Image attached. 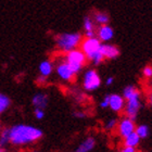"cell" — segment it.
Here are the masks:
<instances>
[{
  "label": "cell",
  "instance_id": "f1b7e54d",
  "mask_svg": "<svg viewBox=\"0 0 152 152\" xmlns=\"http://www.w3.org/2000/svg\"><path fill=\"white\" fill-rule=\"evenodd\" d=\"M0 152H6V151H4V149H2V148H0Z\"/></svg>",
  "mask_w": 152,
  "mask_h": 152
},
{
  "label": "cell",
  "instance_id": "30bf717a",
  "mask_svg": "<svg viewBox=\"0 0 152 152\" xmlns=\"http://www.w3.org/2000/svg\"><path fill=\"white\" fill-rule=\"evenodd\" d=\"M96 37L98 38L101 42H108L113 38L114 36V31L111 26L105 24V25H100L98 31L96 32Z\"/></svg>",
  "mask_w": 152,
  "mask_h": 152
},
{
  "label": "cell",
  "instance_id": "2e32d148",
  "mask_svg": "<svg viewBox=\"0 0 152 152\" xmlns=\"http://www.w3.org/2000/svg\"><path fill=\"white\" fill-rule=\"evenodd\" d=\"M123 139H124V146L133 147V148H138V146L140 145V141H141L139 136L135 132L129 134L128 136H126Z\"/></svg>",
  "mask_w": 152,
  "mask_h": 152
},
{
  "label": "cell",
  "instance_id": "7a4b0ae2",
  "mask_svg": "<svg viewBox=\"0 0 152 152\" xmlns=\"http://www.w3.org/2000/svg\"><path fill=\"white\" fill-rule=\"evenodd\" d=\"M101 41L95 36V37H86L79 45L80 50L86 56L87 61L91 62L94 65H99L104 60L101 53Z\"/></svg>",
  "mask_w": 152,
  "mask_h": 152
},
{
  "label": "cell",
  "instance_id": "ac0fdd59",
  "mask_svg": "<svg viewBox=\"0 0 152 152\" xmlns=\"http://www.w3.org/2000/svg\"><path fill=\"white\" fill-rule=\"evenodd\" d=\"M11 105V100L7 95L0 92V115L8 110Z\"/></svg>",
  "mask_w": 152,
  "mask_h": 152
},
{
  "label": "cell",
  "instance_id": "ba28073f",
  "mask_svg": "<svg viewBox=\"0 0 152 152\" xmlns=\"http://www.w3.org/2000/svg\"><path fill=\"white\" fill-rule=\"evenodd\" d=\"M136 126L137 125H136V123H135V121L127 116H123L118 122H117V126H116L117 134L120 135V137L125 138V137L128 136L129 134L135 132Z\"/></svg>",
  "mask_w": 152,
  "mask_h": 152
},
{
  "label": "cell",
  "instance_id": "4fadbf2b",
  "mask_svg": "<svg viewBox=\"0 0 152 152\" xmlns=\"http://www.w3.org/2000/svg\"><path fill=\"white\" fill-rule=\"evenodd\" d=\"M96 147V139L94 137H87L76 147L72 152H91Z\"/></svg>",
  "mask_w": 152,
  "mask_h": 152
},
{
  "label": "cell",
  "instance_id": "9a60e30c",
  "mask_svg": "<svg viewBox=\"0 0 152 152\" xmlns=\"http://www.w3.org/2000/svg\"><path fill=\"white\" fill-rule=\"evenodd\" d=\"M83 27H84V31H85L86 37H95L96 36L95 22H94L89 16H85Z\"/></svg>",
  "mask_w": 152,
  "mask_h": 152
},
{
  "label": "cell",
  "instance_id": "5b68a950",
  "mask_svg": "<svg viewBox=\"0 0 152 152\" xmlns=\"http://www.w3.org/2000/svg\"><path fill=\"white\" fill-rule=\"evenodd\" d=\"M142 108V101H141V92L138 91L129 98L125 99V105H124V113L125 116L129 117L132 120L136 121L140 109Z\"/></svg>",
  "mask_w": 152,
  "mask_h": 152
},
{
  "label": "cell",
  "instance_id": "f546056e",
  "mask_svg": "<svg viewBox=\"0 0 152 152\" xmlns=\"http://www.w3.org/2000/svg\"><path fill=\"white\" fill-rule=\"evenodd\" d=\"M32 152H40V151H39V150H33Z\"/></svg>",
  "mask_w": 152,
  "mask_h": 152
},
{
  "label": "cell",
  "instance_id": "9c48e42d",
  "mask_svg": "<svg viewBox=\"0 0 152 152\" xmlns=\"http://www.w3.org/2000/svg\"><path fill=\"white\" fill-rule=\"evenodd\" d=\"M109 96V107L113 112L115 113H121L124 110V105H125V100H124L123 96L118 95V94H112Z\"/></svg>",
  "mask_w": 152,
  "mask_h": 152
},
{
  "label": "cell",
  "instance_id": "7402d4cb",
  "mask_svg": "<svg viewBox=\"0 0 152 152\" xmlns=\"http://www.w3.org/2000/svg\"><path fill=\"white\" fill-rule=\"evenodd\" d=\"M45 115H46V113H45V110H42V109H35L34 110V116L36 117V120H42Z\"/></svg>",
  "mask_w": 152,
  "mask_h": 152
},
{
  "label": "cell",
  "instance_id": "8992f818",
  "mask_svg": "<svg viewBox=\"0 0 152 152\" xmlns=\"http://www.w3.org/2000/svg\"><path fill=\"white\" fill-rule=\"evenodd\" d=\"M101 86V77L94 69H89L83 76V87L86 91H95Z\"/></svg>",
  "mask_w": 152,
  "mask_h": 152
},
{
  "label": "cell",
  "instance_id": "8fae6325",
  "mask_svg": "<svg viewBox=\"0 0 152 152\" xmlns=\"http://www.w3.org/2000/svg\"><path fill=\"white\" fill-rule=\"evenodd\" d=\"M101 53L103 59L108 60H114L120 56V49L111 44H101Z\"/></svg>",
  "mask_w": 152,
  "mask_h": 152
},
{
  "label": "cell",
  "instance_id": "44dd1931",
  "mask_svg": "<svg viewBox=\"0 0 152 152\" xmlns=\"http://www.w3.org/2000/svg\"><path fill=\"white\" fill-rule=\"evenodd\" d=\"M117 122H118V120H117L116 117H111V118H109L104 123L103 128H104L107 132H113V130L116 129Z\"/></svg>",
  "mask_w": 152,
  "mask_h": 152
},
{
  "label": "cell",
  "instance_id": "83f0119b",
  "mask_svg": "<svg viewBox=\"0 0 152 152\" xmlns=\"http://www.w3.org/2000/svg\"><path fill=\"white\" fill-rule=\"evenodd\" d=\"M114 77L113 76H110V77H108L107 78V80H105V84H107V86H111V85H113V83H114Z\"/></svg>",
  "mask_w": 152,
  "mask_h": 152
},
{
  "label": "cell",
  "instance_id": "6da1fadb",
  "mask_svg": "<svg viewBox=\"0 0 152 152\" xmlns=\"http://www.w3.org/2000/svg\"><path fill=\"white\" fill-rule=\"evenodd\" d=\"M44 136L40 128L28 124H16L9 128L10 143L15 147H24L37 142Z\"/></svg>",
  "mask_w": 152,
  "mask_h": 152
},
{
  "label": "cell",
  "instance_id": "484cf974",
  "mask_svg": "<svg viewBox=\"0 0 152 152\" xmlns=\"http://www.w3.org/2000/svg\"><path fill=\"white\" fill-rule=\"evenodd\" d=\"M120 152H137V148H133V147H128V146H123L120 149Z\"/></svg>",
  "mask_w": 152,
  "mask_h": 152
},
{
  "label": "cell",
  "instance_id": "ffe728a7",
  "mask_svg": "<svg viewBox=\"0 0 152 152\" xmlns=\"http://www.w3.org/2000/svg\"><path fill=\"white\" fill-rule=\"evenodd\" d=\"M9 143H10L9 128H3L0 132V148L4 149Z\"/></svg>",
  "mask_w": 152,
  "mask_h": 152
},
{
  "label": "cell",
  "instance_id": "3957f363",
  "mask_svg": "<svg viewBox=\"0 0 152 152\" xmlns=\"http://www.w3.org/2000/svg\"><path fill=\"white\" fill-rule=\"evenodd\" d=\"M83 40L80 33H63L58 35L56 38L57 48L61 52L66 53L69 51L77 49Z\"/></svg>",
  "mask_w": 152,
  "mask_h": 152
},
{
  "label": "cell",
  "instance_id": "5bb4252c",
  "mask_svg": "<svg viewBox=\"0 0 152 152\" xmlns=\"http://www.w3.org/2000/svg\"><path fill=\"white\" fill-rule=\"evenodd\" d=\"M38 70H39V75L46 76V77H49L51 74L53 73V70H54L53 62H52V61H50V60L42 61V62L39 64V67H38Z\"/></svg>",
  "mask_w": 152,
  "mask_h": 152
},
{
  "label": "cell",
  "instance_id": "277c9868",
  "mask_svg": "<svg viewBox=\"0 0 152 152\" xmlns=\"http://www.w3.org/2000/svg\"><path fill=\"white\" fill-rule=\"evenodd\" d=\"M64 59H65L67 64L70 65V67L72 69V71H73L76 75L83 70V67L85 66L86 62H87L86 56L78 48L66 52Z\"/></svg>",
  "mask_w": 152,
  "mask_h": 152
},
{
  "label": "cell",
  "instance_id": "4dcf8cb0",
  "mask_svg": "<svg viewBox=\"0 0 152 152\" xmlns=\"http://www.w3.org/2000/svg\"><path fill=\"white\" fill-rule=\"evenodd\" d=\"M1 129H2V128H1V126H0V132H1Z\"/></svg>",
  "mask_w": 152,
  "mask_h": 152
},
{
  "label": "cell",
  "instance_id": "7c38bea8",
  "mask_svg": "<svg viewBox=\"0 0 152 152\" xmlns=\"http://www.w3.org/2000/svg\"><path fill=\"white\" fill-rule=\"evenodd\" d=\"M48 102H49V98H48L47 94H45V92H37L32 98V104L35 109L45 110L47 108Z\"/></svg>",
  "mask_w": 152,
  "mask_h": 152
},
{
  "label": "cell",
  "instance_id": "4316f807",
  "mask_svg": "<svg viewBox=\"0 0 152 152\" xmlns=\"http://www.w3.org/2000/svg\"><path fill=\"white\" fill-rule=\"evenodd\" d=\"M73 115L76 117V118H85V117H86V114L84 113L83 111H76V112H74Z\"/></svg>",
  "mask_w": 152,
  "mask_h": 152
},
{
  "label": "cell",
  "instance_id": "e0dca14e",
  "mask_svg": "<svg viewBox=\"0 0 152 152\" xmlns=\"http://www.w3.org/2000/svg\"><path fill=\"white\" fill-rule=\"evenodd\" d=\"M135 133L139 136L140 139H147L150 135V128L146 124H140V125L136 126Z\"/></svg>",
  "mask_w": 152,
  "mask_h": 152
},
{
  "label": "cell",
  "instance_id": "d4e9b609",
  "mask_svg": "<svg viewBox=\"0 0 152 152\" xmlns=\"http://www.w3.org/2000/svg\"><path fill=\"white\" fill-rule=\"evenodd\" d=\"M99 107L101 109H107L109 107V96H105L101 101L99 102Z\"/></svg>",
  "mask_w": 152,
  "mask_h": 152
},
{
  "label": "cell",
  "instance_id": "cb8c5ba5",
  "mask_svg": "<svg viewBox=\"0 0 152 152\" xmlns=\"http://www.w3.org/2000/svg\"><path fill=\"white\" fill-rule=\"evenodd\" d=\"M36 83H37L39 86H45L47 85L48 83V77L46 76H42V75H39L37 76V78H36Z\"/></svg>",
  "mask_w": 152,
  "mask_h": 152
},
{
  "label": "cell",
  "instance_id": "52a82bcc",
  "mask_svg": "<svg viewBox=\"0 0 152 152\" xmlns=\"http://www.w3.org/2000/svg\"><path fill=\"white\" fill-rule=\"evenodd\" d=\"M53 65H54L56 73H57L58 77H59L61 80L66 82V83L73 82L76 74L72 71V69H71L70 65L67 64L65 59H62V60L58 61L57 63H54Z\"/></svg>",
  "mask_w": 152,
  "mask_h": 152
},
{
  "label": "cell",
  "instance_id": "603a6c76",
  "mask_svg": "<svg viewBox=\"0 0 152 152\" xmlns=\"http://www.w3.org/2000/svg\"><path fill=\"white\" fill-rule=\"evenodd\" d=\"M142 74L146 78H151L152 76V67L151 65H147V66L143 67L142 70Z\"/></svg>",
  "mask_w": 152,
  "mask_h": 152
},
{
  "label": "cell",
  "instance_id": "d6986e66",
  "mask_svg": "<svg viewBox=\"0 0 152 152\" xmlns=\"http://www.w3.org/2000/svg\"><path fill=\"white\" fill-rule=\"evenodd\" d=\"M94 20H95V23L99 25H105L109 23L110 18L105 12H96L94 15Z\"/></svg>",
  "mask_w": 152,
  "mask_h": 152
}]
</instances>
